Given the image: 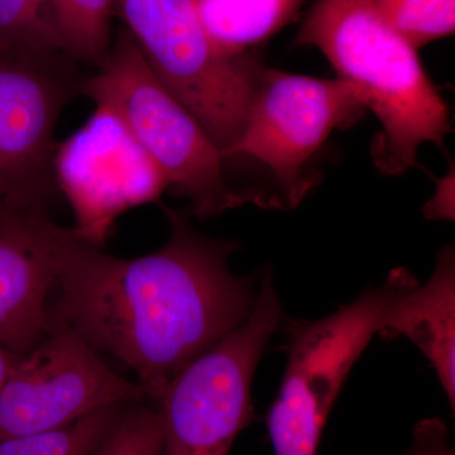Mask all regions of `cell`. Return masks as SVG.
Here are the masks:
<instances>
[{
	"label": "cell",
	"instance_id": "cell-1",
	"mask_svg": "<svg viewBox=\"0 0 455 455\" xmlns=\"http://www.w3.org/2000/svg\"><path fill=\"white\" fill-rule=\"evenodd\" d=\"M164 212L166 243L137 259L104 252L75 229L51 301V314L99 355L130 368L149 403L247 320L259 292L254 276L230 269L235 242L202 235L184 212Z\"/></svg>",
	"mask_w": 455,
	"mask_h": 455
},
{
	"label": "cell",
	"instance_id": "cell-2",
	"mask_svg": "<svg viewBox=\"0 0 455 455\" xmlns=\"http://www.w3.org/2000/svg\"><path fill=\"white\" fill-rule=\"evenodd\" d=\"M320 50L338 79L355 85L381 124L373 163L388 176L418 164L424 143L443 146L449 108L412 49L383 20L373 0H315L296 36Z\"/></svg>",
	"mask_w": 455,
	"mask_h": 455
},
{
	"label": "cell",
	"instance_id": "cell-3",
	"mask_svg": "<svg viewBox=\"0 0 455 455\" xmlns=\"http://www.w3.org/2000/svg\"><path fill=\"white\" fill-rule=\"evenodd\" d=\"M97 68L84 80L82 94L121 116L169 188L190 200L196 217L208 220L250 203L228 184L220 149L155 76L127 29L118 32Z\"/></svg>",
	"mask_w": 455,
	"mask_h": 455
},
{
	"label": "cell",
	"instance_id": "cell-4",
	"mask_svg": "<svg viewBox=\"0 0 455 455\" xmlns=\"http://www.w3.org/2000/svg\"><path fill=\"white\" fill-rule=\"evenodd\" d=\"M147 65L199 122L221 156L243 131L265 65L254 52L221 53L194 0H114Z\"/></svg>",
	"mask_w": 455,
	"mask_h": 455
},
{
	"label": "cell",
	"instance_id": "cell-5",
	"mask_svg": "<svg viewBox=\"0 0 455 455\" xmlns=\"http://www.w3.org/2000/svg\"><path fill=\"white\" fill-rule=\"evenodd\" d=\"M416 283L409 269H391L381 284L331 315L293 326L286 370L267 414L275 455H316L350 371L381 333L391 305Z\"/></svg>",
	"mask_w": 455,
	"mask_h": 455
},
{
	"label": "cell",
	"instance_id": "cell-6",
	"mask_svg": "<svg viewBox=\"0 0 455 455\" xmlns=\"http://www.w3.org/2000/svg\"><path fill=\"white\" fill-rule=\"evenodd\" d=\"M281 319L283 305L266 272L247 320L173 377L151 403L163 424V455H229L253 421L254 373Z\"/></svg>",
	"mask_w": 455,
	"mask_h": 455
},
{
	"label": "cell",
	"instance_id": "cell-7",
	"mask_svg": "<svg viewBox=\"0 0 455 455\" xmlns=\"http://www.w3.org/2000/svg\"><path fill=\"white\" fill-rule=\"evenodd\" d=\"M367 109L359 90L341 79H317L263 68L241 136L224 160L247 156L274 173L278 209H293L313 188L305 166L333 131Z\"/></svg>",
	"mask_w": 455,
	"mask_h": 455
},
{
	"label": "cell",
	"instance_id": "cell-8",
	"mask_svg": "<svg viewBox=\"0 0 455 455\" xmlns=\"http://www.w3.org/2000/svg\"><path fill=\"white\" fill-rule=\"evenodd\" d=\"M77 64L59 49H0V202L49 208L57 123L85 80Z\"/></svg>",
	"mask_w": 455,
	"mask_h": 455
},
{
	"label": "cell",
	"instance_id": "cell-9",
	"mask_svg": "<svg viewBox=\"0 0 455 455\" xmlns=\"http://www.w3.org/2000/svg\"><path fill=\"white\" fill-rule=\"evenodd\" d=\"M142 401L147 397L139 383L114 372L51 314L47 333L18 359L0 388V440L59 429L104 407Z\"/></svg>",
	"mask_w": 455,
	"mask_h": 455
},
{
	"label": "cell",
	"instance_id": "cell-10",
	"mask_svg": "<svg viewBox=\"0 0 455 455\" xmlns=\"http://www.w3.org/2000/svg\"><path fill=\"white\" fill-rule=\"evenodd\" d=\"M53 170L76 220L75 229L101 245L125 212L156 202L169 188L121 116L106 106L68 139L57 142Z\"/></svg>",
	"mask_w": 455,
	"mask_h": 455
},
{
	"label": "cell",
	"instance_id": "cell-11",
	"mask_svg": "<svg viewBox=\"0 0 455 455\" xmlns=\"http://www.w3.org/2000/svg\"><path fill=\"white\" fill-rule=\"evenodd\" d=\"M75 228L49 209L0 202V344L17 355L40 343L51 324V295Z\"/></svg>",
	"mask_w": 455,
	"mask_h": 455
},
{
	"label": "cell",
	"instance_id": "cell-12",
	"mask_svg": "<svg viewBox=\"0 0 455 455\" xmlns=\"http://www.w3.org/2000/svg\"><path fill=\"white\" fill-rule=\"evenodd\" d=\"M379 335L405 337L427 357L455 410V253L445 245L425 283H416L387 311Z\"/></svg>",
	"mask_w": 455,
	"mask_h": 455
},
{
	"label": "cell",
	"instance_id": "cell-13",
	"mask_svg": "<svg viewBox=\"0 0 455 455\" xmlns=\"http://www.w3.org/2000/svg\"><path fill=\"white\" fill-rule=\"evenodd\" d=\"M212 44L239 56L267 41L298 18L304 0H194Z\"/></svg>",
	"mask_w": 455,
	"mask_h": 455
},
{
	"label": "cell",
	"instance_id": "cell-14",
	"mask_svg": "<svg viewBox=\"0 0 455 455\" xmlns=\"http://www.w3.org/2000/svg\"><path fill=\"white\" fill-rule=\"evenodd\" d=\"M61 49L76 62L98 66L112 47L114 0H49Z\"/></svg>",
	"mask_w": 455,
	"mask_h": 455
},
{
	"label": "cell",
	"instance_id": "cell-15",
	"mask_svg": "<svg viewBox=\"0 0 455 455\" xmlns=\"http://www.w3.org/2000/svg\"><path fill=\"white\" fill-rule=\"evenodd\" d=\"M124 407H104L59 429L0 440V455H92Z\"/></svg>",
	"mask_w": 455,
	"mask_h": 455
},
{
	"label": "cell",
	"instance_id": "cell-16",
	"mask_svg": "<svg viewBox=\"0 0 455 455\" xmlns=\"http://www.w3.org/2000/svg\"><path fill=\"white\" fill-rule=\"evenodd\" d=\"M383 20L416 51L455 31V0H373Z\"/></svg>",
	"mask_w": 455,
	"mask_h": 455
},
{
	"label": "cell",
	"instance_id": "cell-17",
	"mask_svg": "<svg viewBox=\"0 0 455 455\" xmlns=\"http://www.w3.org/2000/svg\"><path fill=\"white\" fill-rule=\"evenodd\" d=\"M0 49L62 50L49 0H0Z\"/></svg>",
	"mask_w": 455,
	"mask_h": 455
},
{
	"label": "cell",
	"instance_id": "cell-18",
	"mask_svg": "<svg viewBox=\"0 0 455 455\" xmlns=\"http://www.w3.org/2000/svg\"><path fill=\"white\" fill-rule=\"evenodd\" d=\"M92 455H163V424L149 401L125 406Z\"/></svg>",
	"mask_w": 455,
	"mask_h": 455
},
{
	"label": "cell",
	"instance_id": "cell-19",
	"mask_svg": "<svg viewBox=\"0 0 455 455\" xmlns=\"http://www.w3.org/2000/svg\"><path fill=\"white\" fill-rule=\"evenodd\" d=\"M403 455H455L444 421L431 418L416 424L411 445Z\"/></svg>",
	"mask_w": 455,
	"mask_h": 455
},
{
	"label": "cell",
	"instance_id": "cell-20",
	"mask_svg": "<svg viewBox=\"0 0 455 455\" xmlns=\"http://www.w3.org/2000/svg\"><path fill=\"white\" fill-rule=\"evenodd\" d=\"M424 215L429 220H454V171L439 180L435 196L425 205Z\"/></svg>",
	"mask_w": 455,
	"mask_h": 455
},
{
	"label": "cell",
	"instance_id": "cell-21",
	"mask_svg": "<svg viewBox=\"0 0 455 455\" xmlns=\"http://www.w3.org/2000/svg\"><path fill=\"white\" fill-rule=\"evenodd\" d=\"M20 357L22 355H14L0 344V388L7 381L9 374L13 371Z\"/></svg>",
	"mask_w": 455,
	"mask_h": 455
}]
</instances>
